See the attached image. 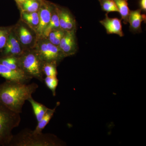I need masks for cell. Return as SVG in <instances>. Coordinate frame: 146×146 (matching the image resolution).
<instances>
[{
    "label": "cell",
    "instance_id": "1",
    "mask_svg": "<svg viewBox=\"0 0 146 146\" xmlns=\"http://www.w3.org/2000/svg\"><path fill=\"white\" fill-rule=\"evenodd\" d=\"M39 87L36 83L7 80L0 84V102L21 114L25 102Z\"/></svg>",
    "mask_w": 146,
    "mask_h": 146
},
{
    "label": "cell",
    "instance_id": "2",
    "mask_svg": "<svg viewBox=\"0 0 146 146\" xmlns=\"http://www.w3.org/2000/svg\"><path fill=\"white\" fill-rule=\"evenodd\" d=\"M62 141L55 135L42 132L35 133L25 129L13 135L9 146H57L63 145Z\"/></svg>",
    "mask_w": 146,
    "mask_h": 146
},
{
    "label": "cell",
    "instance_id": "3",
    "mask_svg": "<svg viewBox=\"0 0 146 146\" xmlns=\"http://www.w3.org/2000/svg\"><path fill=\"white\" fill-rule=\"evenodd\" d=\"M20 114L0 102V145H9L13 136L12 130L21 123Z\"/></svg>",
    "mask_w": 146,
    "mask_h": 146
},
{
    "label": "cell",
    "instance_id": "4",
    "mask_svg": "<svg viewBox=\"0 0 146 146\" xmlns=\"http://www.w3.org/2000/svg\"><path fill=\"white\" fill-rule=\"evenodd\" d=\"M18 58L22 72L31 78L44 81V75L42 71L43 61L34 48L25 50Z\"/></svg>",
    "mask_w": 146,
    "mask_h": 146
},
{
    "label": "cell",
    "instance_id": "5",
    "mask_svg": "<svg viewBox=\"0 0 146 146\" xmlns=\"http://www.w3.org/2000/svg\"><path fill=\"white\" fill-rule=\"evenodd\" d=\"M34 48L43 62L58 65L65 58L58 46L53 44L46 38H38Z\"/></svg>",
    "mask_w": 146,
    "mask_h": 146
},
{
    "label": "cell",
    "instance_id": "6",
    "mask_svg": "<svg viewBox=\"0 0 146 146\" xmlns=\"http://www.w3.org/2000/svg\"><path fill=\"white\" fill-rule=\"evenodd\" d=\"M13 30L24 49L33 48L38 36L35 31L21 19L13 26Z\"/></svg>",
    "mask_w": 146,
    "mask_h": 146
},
{
    "label": "cell",
    "instance_id": "7",
    "mask_svg": "<svg viewBox=\"0 0 146 146\" xmlns=\"http://www.w3.org/2000/svg\"><path fill=\"white\" fill-rule=\"evenodd\" d=\"M55 4L47 0H42L38 11L39 23L36 31L38 38L42 37L43 33L49 23Z\"/></svg>",
    "mask_w": 146,
    "mask_h": 146
},
{
    "label": "cell",
    "instance_id": "8",
    "mask_svg": "<svg viewBox=\"0 0 146 146\" xmlns=\"http://www.w3.org/2000/svg\"><path fill=\"white\" fill-rule=\"evenodd\" d=\"M76 33V31H66L60 41L58 46L65 57L74 55L77 51Z\"/></svg>",
    "mask_w": 146,
    "mask_h": 146
},
{
    "label": "cell",
    "instance_id": "9",
    "mask_svg": "<svg viewBox=\"0 0 146 146\" xmlns=\"http://www.w3.org/2000/svg\"><path fill=\"white\" fill-rule=\"evenodd\" d=\"M60 29L65 31L76 30L75 18L70 11L66 7L58 5Z\"/></svg>",
    "mask_w": 146,
    "mask_h": 146
},
{
    "label": "cell",
    "instance_id": "10",
    "mask_svg": "<svg viewBox=\"0 0 146 146\" xmlns=\"http://www.w3.org/2000/svg\"><path fill=\"white\" fill-rule=\"evenodd\" d=\"M25 50L13 31V27L9 36L6 44L3 50V56L18 57Z\"/></svg>",
    "mask_w": 146,
    "mask_h": 146
},
{
    "label": "cell",
    "instance_id": "11",
    "mask_svg": "<svg viewBox=\"0 0 146 146\" xmlns=\"http://www.w3.org/2000/svg\"><path fill=\"white\" fill-rule=\"evenodd\" d=\"M0 76L10 81L27 83L33 79L21 71L12 70L0 63Z\"/></svg>",
    "mask_w": 146,
    "mask_h": 146
},
{
    "label": "cell",
    "instance_id": "12",
    "mask_svg": "<svg viewBox=\"0 0 146 146\" xmlns=\"http://www.w3.org/2000/svg\"><path fill=\"white\" fill-rule=\"evenodd\" d=\"M106 13L105 18L100 23L104 27L108 34H117L121 37L124 36L121 20L118 18H109Z\"/></svg>",
    "mask_w": 146,
    "mask_h": 146
},
{
    "label": "cell",
    "instance_id": "13",
    "mask_svg": "<svg viewBox=\"0 0 146 146\" xmlns=\"http://www.w3.org/2000/svg\"><path fill=\"white\" fill-rule=\"evenodd\" d=\"M142 10L140 9L136 10L131 11L129 16L128 23L130 25L129 28L131 31L136 33L142 32L141 25L143 21H146L145 14H141Z\"/></svg>",
    "mask_w": 146,
    "mask_h": 146
},
{
    "label": "cell",
    "instance_id": "14",
    "mask_svg": "<svg viewBox=\"0 0 146 146\" xmlns=\"http://www.w3.org/2000/svg\"><path fill=\"white\" fill-rule=\"evenodd\" d=\"M20 19L36 32L39 23L38 11L35 12L21 11Z\"/></svg>",
    "mask_w": 146,
    "mask_h": 146
},
{
    "label": "cell",
    "instance_id": "15",
    "mask_svg": "<svg viewBox=\"0 0 146 146\" xmlns=\"http://www.w3.org/2000/svg\"><path fill=\"white\" fill-rule=\"evenodd\" d=\"M59 29H60V27L58 11V5L56 4L55 7L53 11L49 23L43 33L42 37L47 38L51 32Z\"/></svg>",
    "mask_w": 146,
    "mask_h": 146
},
{
    "label": "cell",
    "instance_id": "16",
    "mask_svg": "<svg viewBox=\"0 0 146 146\" xmlns=\"http://www.w3.org/2000/svg\"><path fill=\"white\" fill-rule=\"evenodd\" d=\"M60 103L59 102L56 104V106L53 109H50L48 108L44 115L42 118V120L38 123L35 129L33 130L35 133H39L42 132V131L44 129L45 127L48 125L49 122L50 120L52 117L55 112L56 108L59 105Z\"/></svg>",
    "mask_w": 146,
    "mask_h": 146
},
{
    "label": "cell",
    "instance_id": "17",
    "mask_svg": "<svg viewBox=\"0 0 146 146\" xmlns=\"http://www.w3.org/2000/svg\"><path fill=\"white\" fill-rule=\"evenodd\" d=\"M28 101L31 105L37 122H39L44 115L48 108L44 105L35 100L32 96L30 98Z\"/></svg>",
    "mask_w": 146,
    "mask_h": 146
},
{
    "label": "cell",
    "instance_id": "18",
    "mask_svg": "<svg viewBox=\"0 0 146 146\" xmlns=\"http://www.w3.org/2000/svg\"><path fill=\"white\" fill-rule=\"evenodd\" d=\"M117 6L119 12L121 15V20L124 24L128 23L129 16L130 10L128 6L127 0H113Z\"/></svg>",
    "mask_w": 146,
    "mask_h": 146
},
{
    "label": "cell",
    "instance_id": "19",
    "mask_svg": "<svg viewBox=\"0 0 146 146\" xmlns=\"http://www.w3.org/2000/svg\"><path fill=\"white\" fill-rule=\"evenodd\" d=\"M42 0H27L18 6L20 11L37 12L41 6Z\"/></svg>",
    "mask_w": 146,
    "mask_h": 146
},
{
    "label": "cell",
    "instance_id": "20",
    "mask_svg": "<svg viewBox=\"0 0 146 146\" xmlns=\"http://www.w3.org/2000/svg\"><path fill=\"white\" fill-rule=\"evenodd\" d=\"M0 63L12 70L21 71L19 66L18 57L14 56H3L0 58Z\"/></svg>",
    "mask_w": 146,
    "mask_h": 146
},
{
    "label": "cell",
    "instance_id": "21",
    "mask_svg": "<svg viewBox=\"0 0 146 146\" xmlns=\"http://www.w3.org/2000/svg\"><path fill=\"white\" fill-rule=\"evenodd\" d=\"M65 32L66 31L60 29L56 30L51 32L46 38L53 44L58 46Z\"/></svg>",
    "mask_w": 146,
    "mask_h": 146
},
{
    "label": "cell",
    "instance_id": "22",
    "mask_svg": "<svg viewBox=\"0 0 146 146\" xmlns=\"http://www.w3.org/2000/svg\"><path fill=\"white\" fill-rule=\"evenodd\" d=\"M57 65L49 62H43L42 71L46 76H57Z\"/></svg>",
    "mask_w": 146,
    "mask_h": 146
},
{
    "label": "cell",
    "instance_id": "23",
    "mask_svg": "<svg viewBox=\"0 0 146 146\" xmlns=\"http://www.w3.org/2000/svg\"><path fill=\"white\" fill-rule=\"evenodd\" d=\"M13 27V26L0 27V52L5 47Z\"/></svg>",
    "mask_w": 146,
    "mask_h": 146
},
{
    "label": "cell",
    "instance_id": "24",
    "mask_svg": "<svg viewBox=\"0 0 146 146\" xmlns=\"http://www.w3.org/2000/svg\"><path fill=\"white\" fill-rule=\"evenodd\" d=\"M102 10L107 13L111 12H119L117 6L113 0H99Z\"/></svg>",
    "mask_w": 146,
    "mask_h": 146
},
{
    "label": "cell",
    "instance_id": "25",
    "mask_svg": "<svg viewBox=\"0 0 146 146\" xmlns=\"http://www.w3.org/2000/svg\"><path fill=\"white\" fill-rule=\"evenodd\" d=\"M44 81L46 86L52 92L54 96H55L56 95V89L58 83L57 76H46L44 78Z\"/></svg>",
    "mask_w": 146,
    "mask_h": 146
},
{
    "label": "cell",
    "instance_id": "26",
    "mask_svg": "<svg viewBox=\"0 0 146 146\" xmlns=\"http://www.w3.org/2000/svg\"><path fill=\"white\" fill-rule=\"evenodd\" d=\"M139 6L140 9L143 11L144 12L146 11V0H140L139 1Z\"/></svg>",
    "mask_w": 146,
    "mask_h": 146
},
{
    "label": "cell",
    "instance_id": "27",
    "mask_svg": "<svg viewBox=\"0 0 146 146\" xmlns=\"http://www.w3.org/2000/svg\"><path fill=\"white\" fill-rule=\"evenodd\" d=\"M16 3L18 7V6L21 5V4L23 3L24 2H25L26 1H27V0H14Z\"/></svg>",
    "mask_w": 146,
    "mask_h": 146
}]
</instances>
